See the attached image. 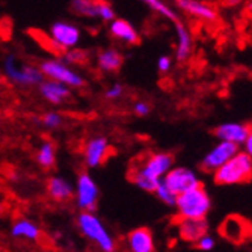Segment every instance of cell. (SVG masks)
I'll return each instance as SVG.
<instances>
[{
  "mask_svg": "<svg viewBox=\"0 0 252 252\" xmlns=\"http://www.w3.org/2000/svg\"><path fill=\"white\" fill-rule=\"evenodd\" d=\"M38 91H39V95L45 101L55 106H61L73 97L70 86H66L61 82H56V80H50V79H44L38 85Z\"/></svg>",
  "mask_w": 252,
  "mask_h": 252,
  "instance_id": "obj_13",
  "label": "cell"
},
{
  "mask_svg": "<svg viewBox=\"0 0 252 252\" xmlns=\"http://www.w3.org/2000/svg\"><path fill=\"white\" fill-rule=\"evenodd\" d=\"M180 236L188 242H196L207 234V222L204 219H178Z\"/></svg>",
  "mask_w": 252,
  "mask_h": 252,
  "instance_id": "obj_21",
  "label": "cell"
},
{
  "mask_svg": "<svg viewBox=\"0 0 252 252\" xmlns=\"http://www.w3.org/2000/svg\"><path fill=\"white\" fill-rule=\"evenodd\" d=\"M210 205L212 201L209 193L199 185L177 195L174 207L178 219H205L210 212Z\"/></svg>",
  "mask_w": 252,
  "mask_h": 252,
  "instance_id": "obj_3",
  "label": "cell"
},
{
  "mask_svg": "<svg viewBox=\"0 0 252 252\" xmlns=\"http://www.w3.org/2000/svg\"><path fill=\"white\" fill-rule=\"evenodd\" d=\"M171 68H172V58L171 56L162 55L157 59V70H158V73L166 74V73L171 71Z\"/></svg>",
  "mask_w": 252,
  "mask_h": 252,
  "instance_id": "obj_32",
  "label": "cell"
},
{
  "mask_svg": "<svg viewBox=\"0 0 252 252\" xmlns=\"http://www.w3.org/2000/svg\"><path fill=\"white\" fill-rule=\"evenodd\" d=\"M248 9L252 12V0H251V2H249V5H248Z\"/></svg>",
  "mask_w": 252,
  "mask_h": 252,
  "instance_id": "obj_35",
  "label": "cell"
},
{
  "mask_svg": "<svg viewBox=\"0 0 252 252\" xmlns=\"http://www.w3.org/2000/svg\"><path fill=\"white\" fill-rule=\"evenodd\" d=\"M77 226L80 233L88 240L94 242L101 252H115V240L94 212H82L77 218Z\"/></svg>",
  "mask_w": 252,
  "mask_h": 252,
  "instance_id": "obj_5",
  "label": "cell"
},
{
  "mask_svg": "<svg viewBox=\"0 0 252 252\" xmlns=\"http://www.w3.org/2000/svg\"><path fill=\"white\" fill-rule=\"evenodd\" d=\"M98 6L100 0H71V11L83 18L98 20Z\"/></svg>",
  "mask_w": 252,
  "mask_h": 252,
  "instance_id": "obj_24",
  "label": "cell"
},
{
  "mask_svg": "<svg viewBox=\"0 0 252 252\" xmlns=\"http://www.w3.org/2000/svg\"><path fill=\"white\" fill-rule=\"evenodd\" d=\"M36 163L44 169H52L56 165V147L52 141H44L36 150Z\"/></svg>",
  "mask_w": 252,
  "mask_h": 252,
  "instance_id": "obj_23",
  "label": "cell"
},
{
  "mask_svg": "<svg viewBox=\"0 0 252 252\" xmlns=\"http://www.w3.org/2000/svg\"><path fill=\"white\" fill-rule=\"evenodd\" d=\"M112 153V145L106 136H93L83 147V162L88 168L101 166Z\"/></svg>",
  "mask_w": 252,
  "mask_h": 252,
  "instance_id": "obj_10",
  "label": "cell"
},
{
  "mask_svg": "<svg viewBox=\"0 0 252 252\" xmlns=\"http://www.w3.org/2000/svg\"><path fill=\"white\" fill-rule=\"evenodd\" d=\"M249 126L242 123H223L215 128V136L219 141L231 142L236 145H243L248 136Z\"/></svg>",
  "mask_w": 252,
  "mask_h": 252,
  "instance_id": "obj_15",
  "label": "cell"
},
{
  "mask_svg": "<svg viewBox=\"0 0 252 252\" xmlns=\"http://www.w3.org/2000/svg\"><path fill=\"white\" fill-rule=\"evenodd\" d=\"M47 193L52 199L58 202H65L74 195V188L70 181L61 175L50 177L47 181Z\"/></svg>",
  "mask_w": 252,
  "mask_h": 252,
  "instance_id": "obj_19",
  "label": "cell"
},
{
  "mask_svg": "<svg viewBox=\"0 0 252 252\" xmlns=\"http://www.w3.org/2000/svg\"><path fill=\"white\" fill-rule=\"evenodd\" d=\"M150 112H151V106L147 101H142V100L134 101V104H133V113H134L136 117L144 118V117L150 115Z\"/></svg>",
  "mask_w": 252,
  "mask_h": 252,
  "instance_id": "obj_31",
  "label": "cell"
},
{
  "mask_svg": "<svg viewBox=\"0 0 252 252\" xmlns=\"http://www.w3.org/2000/svg\"><path fill=\"white\" fill-rule=\"evenodd\" d=\"M124 63V56L117 49H103L97 55V66L103 73H118Z\"/></svg>",
  "mask_w": 252,
  "mask_h": 252,
  "instance_id": "obj_20",
  "label": "cell"
},
{
  "mask_svg": "<svg viewBox=\"0 0 252 252\" xmlns=\"http://www.w3.org/2000/svg\"><path fill=\"white\" fill-rule=\"evenodd\" d=\"M177 3L181 8V11H185L188 15L196 20L209 21V23H213L218 20V11L212 5L204 3L201 0H180Z\"/></svg>",
  "mask_w": 252,
  "mask_h": 252,
  "instance_id": "obj_16",
  "label": "cell"
},
{
  "mask_svg": "<svg viewBox=\"0 0 252 252\" xmlns=\"http://www.w3.org/2000/svg\"><path fill=\"white\" fill-rule=\"evenodd\" d=\"M239 151V145L231 144V142H225L219 141L207 154L204 156L201 168L205 172H215L219 166H222L226 160H230L236 153Z\"/></svg>",
  "mask_w": 252,
  "mask_h": 252,
  "instance_id": "obj_12",
  "label": "cell"
},
{
  "mask_svg": "<svg viewBox=\"0 0 252 252\" xmlns=\"http://www.w3.org/2000/svg\"><path fill=\"white\" fill-rule=\"evenodd\" d=\"M98 186L95 180L93 178L89 172L83 171L77 175L76 188H74V198L77 207L82 212H94L98 202Z\"/></svg>",
  "mask_w": 252,
  "mask_h": 252,
  "instance_id": "obj_7",
  "label": "cell"
},
{
  "mask_svg": "<svg viewBox=\"0 0 252 252\" xmlns=\"http://www.w3.org/2000/svg\"><path fill=\"white\" fill-rule=\"evenodd\" d=\"M251 230H252V225L249 223V220H246L245 218L239 215L228 216L219 226L220 236L236 245H240L246 239H249Z\"/></svg>",
  "mask_w": 252,
  "mask_h": 252,
  "instance_id": "obj_11",
  "label": "cell"
},
{
  "mask_svg": "<svg viewBox=\"0 0 252 252\" xmlns=\"http://www.w3.org/2000/svg\"><path fill=\"white\" fill-rule=\"evenodd\" d=\"M216 185H243L252 180V157L245 151H237L230 160L213 172Z\"/></svg>",
  "mask_w": 252,
  "mask_h": 252,
  "instance_id": "obj_2",
  "label": "cell"
},
{
  "mask_svg": "<svg viewBox=\"0 0 252 252\" xmlns=\"http://www.w3.org/2000/svg\"><path fill=\"white\" fill-rule=\"evenodd\" d=\"M0 213H2V204H0Z\"/></svg>",
  "mask_w": 252,
  "mask_h": 252,
  "instance_id": "obj_36",
  "label": "cell"
},
{
  "mask_svg": "<svg viewBox=\"0 0 252 252\" xmlns=\"http://www.w3.org/2000/svg\"><path fill=\"white\" fill-rule=\"evenodd\" d=\"M88 52L83 50V49H79V47H74V49H70L63 52V55L61 56V59L68 63V65H83L88 62Z\"/></svg>",
  "mask_w": 252,
  "mask_h": 252,
  "instance_id": "obj_27",
  "label": "cell"
},
{
  "mask_svg": "<svg viewBox=\"0 0 252 252\" xmlns=\"http://www.w3.org/2000/svg\"><path fill=\"white\" fill-rule=\"evenodd\" d=\"M141 2H142L144 5H147L151 11H154L156 14H158L160 17L166 18L168 21H172V23L180 21L178 14H177L171 6H168V5L163 2V0H141Z\"/></svg>",
  "mask_w": 252,
  "mask_h": 252,
  "instance_id": "obj_25",
  "label": "cell"
},
{
  "mask_svg": "<svg viewBox=\"0 0 252 252\" xmlns=\"http://www.w3.org/2000/svg\"><path fill=\"white\" fill-rule=\"evenodd\" d=\"M38 66L45 79L61 82L66 86H70L71 89L73 88L80 89L86 85L85 77L79 71H76L74 68H71V65L65 63L61 58L44 59V61H41V63Z\"/></svg>",
  "mask_w": 252,
  "mask_h": 252,
  "instance_id": "obj_6",
  "label": "cell"
},
{
  "mask_svg": "<svg viewBox=\"0 0 252 252\" xmlns=\"http://www.w3.org/2000/svg\"><path fill=\"white\" fill-rule=\"evenodd\" d=\"M174 2H180V0H174Z\"/></svg>",
  "mask_w": 252,
  "mask_h": 252,
  "instance_id": "obj_37",
  "label": "cell"
},
{
  "mask_svg": "<svg viewBox=\"0 0 252 252\" xmlns=\"http://www.w3.org/2000/svg\"><path fill=\"white\" fill-rule=\"evenodd\" d=\"M174 166V157L169 153L148 154L130 171V180L134 186L145 192H154L165 174Z\"/></svg>",
  "mask_w": 252,
  "mask_h": 252,
  "instance_id": "obj_1",
  "label": "cell"
},
{
  "mask_svg": "<svg viewBox=\"0 0 252 252\" xmlns=\"http://www.w3.org/2000/svg\"><path fill=\"white\" fill-rule=\"evenodd\" d=\"M113 18H117V12L113 9V6L107 2V0H100L98 6V20L110 23Z\"/></svg>",
  "mask_w": 252,
  "mask_h": 252,
  "instance_id": "obj_29",
  "label": "cell"
},
{
  "mask_svg": "<svg viewBox=\"0 0 252 252\" xmlns=\"http://www.w3.org/2000/svg\"><path fill=\"white\" fill-rule=\"evenodd\" d=\"M160 201H162L163 204H166V205H172L174 207V204H175V198H177V195H174L166 186H165V183L160 180V183L157 185V188L154 189V192H153Z\"/></svg>",
  "mask_w": 252,
  "mask_h": 252,
  "instance_id": "obj_28",
  "label": "cell"
},
{
  "mask_svg": "<svg viewBox=\"0 0 252 252\" xmlns=\"http://www.w3.org/2000/svg\"><path fill=\"white\" fill-rule=\"evenodd\" d=\"M243 147H245V153H248L252 157V126H249L248 136H246V139L243 142Z\"/></svg>",
  "mask_w": 252,
  "mask_h": 252,
  "instance_id": "obj_34",
  "label": "cell"
},
{
  "mask_svg": "<svg viewBox=\"0 0 252 252\" xmlns=\"http://www.w3.org/2000/svg\"><path fill=\"white\" fill-rule=\"evenodd\" d=\"M130 252H154V239L148 228H136L127 236Z\"/></svg>",
  "mask_w": 252,
  "mask_h": 252,
  "instance_id": "obj_18",
  "label": "cell"
},
{
  "mask_svg": "<svg viewBox=\"0 0 252 252\" xmlns=\"http://www.w3.org/2000/svg\"><path fill=\"white\" fill-rule=\"evenodd\" d=\"M3 76L14 85L21 88L38 86L45 77L39 66L32 63H21L15 55H6L3 59Z\"/></svg>",
  "mask_w": 252,
  "mask_h": 252,
  "instance_id": "obj_4",
  "label": "cell"
},
{
  "mask_svg": "<svg viewBox=\"0 0 252 252\" xmlns=\"http://www.w3.org/2000/svg\"><path fill=\"white\" fill-rule=\"evenodd\" d=\"M47 35L63 52L77 47L82 39V31L79 29V26H76L74 23L65 21V20L52 23Z\"/></svg>",
  "mask_w": 252,
  "mask_h": 252,
  "instance_id": "obj_8",
  "label": "cell"
},
{
  "mask_svg": "<svg viewBox=\"0 0 252 252\" xmlns=\"http://www.w3.org/2000/svg\"><path fill=\"white\" fill-rule=\"evenodd\" d=\"M196 248L201 251H212L215 248V239L210 237L209 234H204L201 239H198L196 242Z\"/></svg>",
  "mask_w": 252,
  "mask_h": 252,
  "instance_id": "obj_33",
  "label": "cell"
},
{
  "mask_svg": "<svg viewBox=\"0 0 252 252\" xmlns=\"http://www.w3.org/2000/svg\"><path fill=\"white\" fill-rule=\"evenodd\" d=\"M124 95V86L121 83H113L104 91V98L109 101H117Z\"/></svg>",
  "mask_w": 252,
  "mask_h": 252,
  "instance_id": "obj_30",
  "label": "cell"
},
{
  "mask_svg": "<svg viewBox=\"0 0 252 252\" xmlns=\"http://www.w3.org/2000/svg\"><path fill=\"white\" fill-rule=\"evenodd\" d=\"M175 35H177V47H175V59L177 62H186L193 50L192 33L185 23H175Z\"/></svg>",
  "mask_w": 252,
  "mask_h": 252,
  "instance_id": "obj_17",
  "label": "cell"
},
{
  "mask_svg": "<svg viewBox=\"0 0 252 252\" xmlns=\"http://www.w3.org/2000/svg\"><path fill=\"white\" fill-rule=\"evenodd\" d=\"M251 237H252V230H251Z\"/></svg>",
  "mask_w": 252,
  "mask_h": 252,
  "instance_id": "obj_38",
  "label": "cell"
},
{
  "mask_svg": "<svg viewBox=\"0 0 252 252\" xmlns=\"http://www.w3.org/2000/svg\"><path fill=\"white\" fill-rule=\"evenodd\" d=\"M11 234L17 239H26L31 242H38L41 239V230L36 223L29 219H18L11 226Z\"/></svg>",
  "mask_w": 252,
  "mask_h": 252,
  "instance_id": "obj_22",
  "label": "cell"
},
{
  "mask_svg": "<svg viewBox=\"0 0 252 252\" xmlns=\"http://www.w3.org/2000/svg\"><path fill=\"white\" fill-rule=\"evenodd\" d=\"M35 124L38 126H42L45 130H58L63 126L65 123V117L62 115L61 112H56V110H49L45 112L42 117L39 118H35Z\"/></svg>",
  "mask_w": 252,
  "mask_h": 252,
  "instance_id": "obj_26",
  "label": "cell"
},
{
  "mask_svg": "<svg viewBox=\"0 0 252 252\" xmlns=\"http://www.w3.org/2000/svg\"><path fill=\"white\" fill-rule=\"evenodd\" d=\"M162 181L165 183V186L174 195H180L183 192H186L189 189H193V188L201 185L199 177L196 175V172L189 169V168H183V166H177V168L172 166L165 174Z\"/></svg>",
  "mask_w": 252,
  "mask_h": 252,
  "instance_id": "obj_9",
  "label": "cell"
},
{
  "mask_svg": "<svg viewBox=\"0 0 252 252\" xmlns=\"http://www.w3.org/2000/svg\"><path fill=\"white\" fill-rule=\"evenodd\" d=\"M109 33L113 39H118L127 45H137L141 42L139 32L126 18H113L109 23Z\"/></svg>",
  "mask_w": 252,
  "mask_h": 252,
  "instance_id": "obj_14",
  "label": "cell"
}]
</instances>
